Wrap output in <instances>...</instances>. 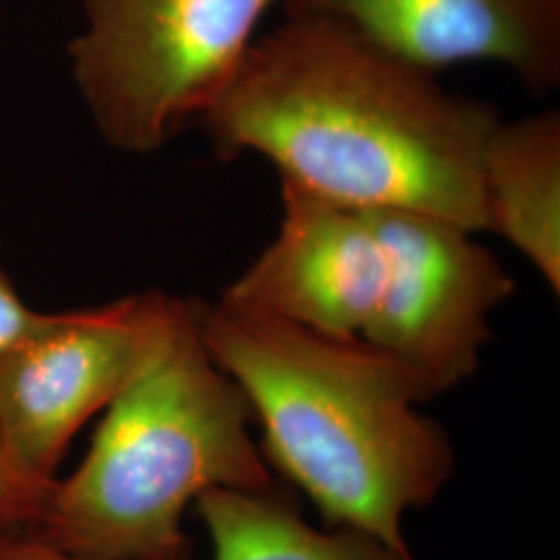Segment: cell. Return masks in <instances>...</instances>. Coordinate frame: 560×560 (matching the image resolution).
Masks as SVG:
<instances>
[{
	"mask_svg": "<svg viewBox=\"0 0 560 560\" xmlns=\"http://www.w3.org/2000/svg\"><path fill=\"white\" fill-rule=\"evenodd\" d=\"M201 122L221 159L258 154L322 198L481 233V150L499 113L339 21L287 15Z\"/></svg>",
	"mask_w": 560,
	"mask_h": 560,
	"instance_id": "1",
	"label": "cell"
},
{
	"mask_svg": "<svg viewBox=\"0 0 560 560\" xmlns=\"http://www.w3.org/2000/svg\"><path fill=\"white\" fill-rule=\"evenodd\" d=\"M201 339L261 425V453L330 527L363 532L407 559L405 517L453 478L446 432L411 378L361 339L196 301Z\"/></svg>",
	"mask_w": 560,
	"mask_h": 560,
	"instance_id": "2",
	"label": "cell"
},
{
	"mask_svg": "<svg viewBox=\"0 0 560 560\" xmlns=\"http://www.w3.org/2000/svg\"><path fill=\"white\" fill-rule=\"evenodd\" d=\"M90 453L57 480L34 527L108 560H191L185 511L203 492H275L252 439V407L201 339L196 301L171 307L161 337L106 409Z\"/></svg>",
	"mask_w": 560,
	"mask_h": 560,
	"instance_id": "3",
	"label": "cell"
},
{
	"mask_svg": "<svg viewBox=\"0 0 560 560\" xmlns=\"http://www.w3.org/2000/svg\"><path fill=\"white\" fill-rule=\"evenodd\" d=\"M277 0H83L73 75L102 138L152 154L222 94Z\"/></svg>",
	"mask_w": 560,
	"mask_h": 560,
	"instance_id": "4",
	"label": "cell"
},
{
	"mask_svg": "<svg viewBox=\"0 0 560 560\" xmlns=\"http://www.w3.org/2000/svg\"><path fill=\"white\" fill-rule=\"evenodd\" d=\"M386 256L376 314L361 340L395 361L421 400L469 381L492 314L515 280L476 233L416 210H370Z\"/></svg>",
	"mask_w": 560,
	"mask_h": 560,
	"instance_id": "5",
	"label": "cell"
},
{
	"mask_svg": "<svg viewBox=\"0 0 560 560\" xmlns=\"http://www.w3.org/2000/svg\"><path fill=\"white\" fill-rule=\"evenodd\" d=\"M173 303V295L148 291L101 307L44 314L0 358V436L30 480L57 483L69 444L136 378Z\"/></svg>",
	"mask_w": 560,
	"mask_h": 560,
	"instance_id": "6",
	"label": "cell"
},
{
	"mask_svg": "<svg viewBox=\"0 0 560 560\" xmlns=\"http://www.w3.org/2000/svg\"><path fill=\"white\" fill-rule=\"evenodd\" d=\"M275 241L219 300L332 339H361L386 279V256L370 210L322 198L280 179Z\"/></svg>",
	"mask_w": 560,
	"mask_h": 560,
	"instance_id": "7",
	"label": "cell"
},
{
	"mask_svg": "<svg viewBox=\"0 0 560 560\" xmlns=\"http://www.w3.org/2000/svg\"><path fill=\"white\" fill-rule=\"evenodd\" d=\"M287 15L339 21L439 73L460 62L506 67L534 96L560 85V0H282Z\"/></svg>",
	"mask_w": 560,
	"mask_h": 560,
	"instance_id": "8",
	"label": "cell"
},
{
	"mask_svg": "<svg viewBox=\"0 0 560 560\" xmlns=\"http://www.w3.org/2000/svg\"><path fill=\"white\" fill-rule=\"evenodd\" d=\"M480 180L486 231L509 241L559 295V110L499 117L481 150Z\"/></svg>",
	"mask_w": 560,
	"mask_h": 560,
	"instance_id": "9",
	"label": "cell"
},
{
	"mask_svg": "<svg viewBox=\"0 0 560 560\" xmlns=\"http://www.w3.org/2000/svg\"><path fill=\"white\" fill-rule=\"evenodd\" d=\"M194 506L214 560H416L358 529L310 525L277 490L214 488Z\"/></svg>",
	"mask_w": 560,
	"mask_h": 560,
	"instance_id": "10",
	"label": "cell"
},
{
	"mask_svg": "<svg viewBox=\"0 0 560 560\" xmlns=\"http://www.w3.org/2000/svg\"><path fill=\"white\" fill-rule=\"evenodd\" d=\"M52 488L30 480L13 463L0 436V529L34 527Z\"/></svg>",
	"mask_w": 560,
	"mask_h": 560,
	"instance_id": "11",
	"label": "cell"
},
{
	"mask_svg": "<svg viewBox=\"0 0 560 560\" xmlns=\"http://www.w3.org/2000/svg\"><path fill=\"white\" fill-rule=\"evenodd\" d=\"M42 312L30 310L0 266V358L20 345L42 320Z\"/></svg>",
	"mask_w": 560,
	"mask_h": 560,
	"instance_id": "12",
	"label": "cell"
},
{
	"mask_svg": "<svg viewBox=\"0 0 560 560\" xmlns=\"http://www.w3.org/2000/svg\"><path fill=\"white\" fill-rule=\"evenodd\" d=\"M0 560H108L67 550L32 529H0Z\"/></svg>",
	"mask_w": 560,
	"mask_h": 560,
	"instance_id": "13",
	"label": "cell"
}]
</instances>
